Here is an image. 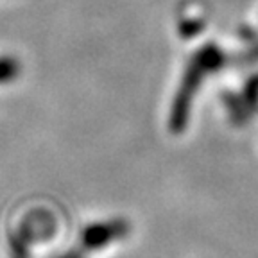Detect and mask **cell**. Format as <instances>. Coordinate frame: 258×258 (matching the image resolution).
<instances>
[{
    "instance_id": "2",
    "label": "cell",
    "mask_w": 258,
    "mask_h": 258,
    "mask_svg": "<svg viewBox=\"0 0 258 258\" xmlns=\"http://www.w3.org/2000/svg\"><path fill=\"white\" fill-rule=\"evenodd\" d=\"M125 231H127V226L124 221L102 222V224L90 226L83 235V240L88 247H102L108 242L120 238L122 235H125Z\"/></svg>"
},
{
    "instance_id": "1",
    "label": "cell",
    "mask_w": 258,
    "mask_h": 258,
    "mask_svg": "<svg viewBox=\"0 0 258 258\" xmlns=\"http://www.w3.org/2000/svg\"><path fill=\"white\" fill-rule=\"evenodd\" d=\"M221 63H222V54L214 47L203 48L201 52L196 56V59H194V63H192V69L186 74L185 85H183L181 92L177 95L176 104H174V111H172L174 131H181L183 124H185L186 117H188V115H186V113H188V104H190V99H192L194 90H196V85L199 83V77H203V74H205L206 70L217 69Z\"/></svg>"
}]
</instances>
